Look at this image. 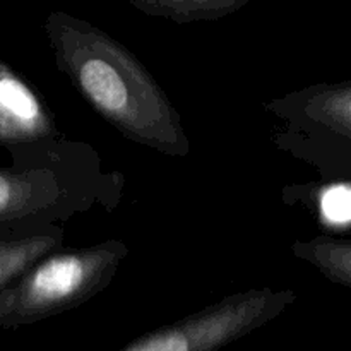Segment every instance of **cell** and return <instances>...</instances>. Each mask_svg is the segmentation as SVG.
I'll return each mask as SVG.
<instances>
[{
  "mask_svg": "<svg viewBox=\"0 0 351 351\" xmlns=\"http://www.w3.org/2000/svg\"><path fill=\"white\" fill-rule=\"evenodd\" d=\"M62 247H65V228L62 225L36 233L0 232V290Z\"/></svg>",
  "mask_w": 351,
  "mask_h": 351,
  "instance_id": "52a82bcc",
  "label": "cell"
},
{
  "mask_svg": "<svg viewBox=\"0 0 351 351\" xmlns=\"http://www.w3.org/2000/svg\"><path fill=\"white\" fill-rule=\"evenodd\" d=\"M12 165L0 167V232L36 233L74 216L120 206L125 177L105 170L98 151L64 136L9 149Z\"/></svg>",
  "mask_w": 351,
  "mask_h": 351,
  "instance_id": "7a4b0ae2",
  "label": "cell"
},
{
  "mask_svg": "<svg viewBox=\"0 0 351 351\" xmlns=\"http://www.w3.org/2000/svg\"><path fill=\"white\" fill-rule=\"evenodd\" d=\"M295 300L293 290L250 288L154 329L119 351H218L273 321Z\"/></svg>",
  "mask_w": 351,
  "mask_h": 351,
  "instance_id": "5b68a950",
  "label": "cell"
},
{
  "mask_svg": "<svg viewBox=\"0 0 351 351\" xmlns=\"http://www.w3.org/2000/svg\"><path fill=\"white\" fill-rule=\"evenodd\" d=\"M273 143L322 178L351 177V79L319 82L274 98Z\"/></svg>",
  "mask_w": 351,
  "mask_h": 351,
  "instance_id": "277c9868",
  "label": "cell"
},
{
  "mask_svg": "<svg viewBox=\"0 0 351 351\" xmlns=\"http://www.w3.org/2000/svg\"><path fill=\"white\" fill-rule=\"evenodd\" d=\"M129 256L122 240L53 250L0 290V328H19L64 314L110 287Z\"/></svg>",
  "mask_w": 351,
  "mask_h": 351,
  "instance_id": "3957f363",
  "label": "cell"
},
{
  "mask_svg": "<svg viewBox=\"0 0 351 351\" xmlns=\"http://www.w3.org/2000/svg\"><path fill=\"white\" fill-rule=\"evenodd\" d=\"M62 136L53 112L29 82L0 60V147L12 149Z\"/></svg>",
  "mask_w": 351,
  "mask_h": 351,
  "instance_id": "8992f818",
  "label": "cell"
},
{
  "mask_svg": "<svg viewBox=\"0 0 351 351\" xmlns=\"http://www.w3.org/2000/svg\"><path fill=\"white\" fill-rule=\"evenodd\" d=\"M55 65L123 137L171 158H187L182 117L143 62L101 27L64 10L45 17Z\"/></svg>",
  "mask_w": 351,
  "mask_h": 351,
  "instance_id": "6da1fadb",
  "label": "cell"
},
{
  "mask_svg": "<svg viewBox=\"0 0 351 351\" xmlns=\"http://www.w3.org/2000/svg\"><path fill=\"white\" fill-rule=\"evenodd\" d=\"M295 257L311 264L324 278L351 290V239L317 235L297 240L291 245Z\"/></svg>",
  "mask_w": 351,
  "mask_h": 351,
  "instance_id": "ba28073f",
  "label": "cell"
},
{
  "mask_svg": "<svg viewBox=\"0 0 351 351\" xmlns=\"http://www.w3.org/2000/svg\"><path fill=\"white\" fill-rule=\"evenodd\" d=\"M139 12L177 24L218 21L243 9L250 0H123Z\"/></svg>",
  "mask_w": 351,
  "mask_h": 351,
  "instance_id": "9c48e42d",
  "label": "cell"
},
{
  "mask_svg": "<svg viewBox=\"0 0 351 351\" xmlns=\"http://www.w3.org/2000/svg\"><path fill=\"white\" fill-rule=\"evenodd\" d=\"M331 184L321 191L319 209L322 218L335 225L351 223V177L331 178Z\"/></svg>",
  "mask_w": 351,
  "mask_h": 351,
  "instance_id": "30bf717a",
  "label": "cell"
}]
</instances>
